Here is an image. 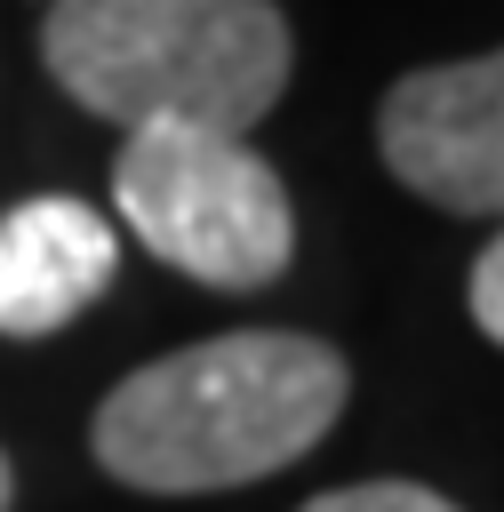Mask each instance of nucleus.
<instances>
[{
  "label": "nucleus",
  "mask_w": 504,
  "mask_h": 512,
  "mask_svg": "<svg viewBox=\"0 0 504 512\" xmlns=\"http://www.w3.org/2000/svg\"><path fill=\"white\" fill-rule=\"evenodd\" d=\"M16 504V472H8V448H0V512Z\"/></svg>",
  "instance_id": "8"
},
{
  "label": "nucleus",
  "mask_w": 504,
  "mask_h": 512,
  "mask_svg": "<svg viewBox=\"0 0 504 512\" xmlns=\"http://www.w3.org/2000/svg\"><path fill=\"white\" fill-rule=\"evenodd\" d=\"M392 184L448 216H504V48L416 64L376 104Z\"/></svg>",
  "instance_id": "4"
},
{
  "label": "nucleus",
  "mask_w": 504,
  "mask_h": 512,
  "mask_svg": "<svg viewBox=\"0 0 504 512\" xmlns=\"http://www.w3.org/2000/svg\"><path fill=\"white\" fill-rule=\"evenodd\" d=\"M344 400L352 368L328 336L224 328L128 368L88 416V456L136 496H216L320 448Z\"/></svg>",
  "instance_id": "1"
},
{
  "label": "nucleus",
  "mask_w": 504,
  "mask_h": 512,
  "mask_svg": "<svg viewBox=\"0 0 504 512\" xmlns=\"http://www.w3.org/2000/svg\"><path fill=\"white\" fill-rule=\"evenodd\" d=\"M40 64L112 128L192 120L248 136L280 104L296 40L280 0H48Z\"/></svg>",
  "instance_id": "2"
},
{
  "label": "nucleus",
  "mask_w": 504,
  "mask_h": 512,
  "mask_svg": "<svg viewBox=\"0 0 504 512\" xmlns=\"http://www.w3.org/2000/svg\"><path fill=\"white\" fill-rule=\"evenodd\" d=\"M120 272V232L72 192H32L0 208V336L32 344L72 328Z\"/></svg>",
  "instance_id": "5"
},
{
  "label": "nucleus",
  "mask_w": 504,
  "mask_h": 512,
  "mask_svg": "<svg viewBox=\"0 0 504 512\" xmlns=\"http://www.w3.org/2000/svg\"><path fill=\"white\" fill-rule=\"evenodd\" d=\"M464 312L488 344H504V232L472 256V280H464Z\"/></svg>",
  "instance_id": "7"
},
{
  "label": "nucleus",
  "mask_w": 504,
  "mask_h": 512,
  "mask_svg": "<svg viewBox=\"0 0 504 512\" xmlns=\"http://www.w3.org/2000/svg\"><path fill=\"white\" fill-rule=\"evenodd\" d=\"M112 208L168 272L200 288L248 296L280 280L296 256V208L280 168L224 128H192V120L128 128L112 160Z\"/></svg>",
  "instance_id": "3"
},
{
  "label": "nucleus",
  "mask_w": 504,
  "mask_h": 512,
  "mask_svg": "<svg viewBox=\"0 0 504 512\" xmlns=\"http://www.w3.org/2000/svg\"><path fill=\"white\" fill-rule=\"evenodd\" d=\"M296 512H464V504L424 488V480H352V488H320Z\"/></svg>",
  "instance_id": "6"
}]
</instances>
